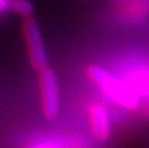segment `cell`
Segmentation results:
<instances>
[{"label": "cell", "instance_id": "cell-1", "mask_svg": "<svg viewBox=\"0 0 149 148\" xmlns=\"http://www.w3.org/2000/svg\"><path fill=\"white\" fill-rule=\"evenodd\" d=\"M86 72L90 80L98 85V88L116 105L132 112L140 109L141 97L134 91L126 79L118 77L97 64L89 66Z\"/></svg>", "mask_w": 149, "mask_h": 148}, {"label": "cell", "instance_id": "cell-2", "mask_svg": "<svg viewBox=\"0 0 149 148\" xmlns=\"http://www.w3.org/2000/svg\"><path fill=\"white\" fill-rule=\"evenodd\" d=\"M22 34L26 42L28 57L31 68L37 72H41L42 70L49 67V57H47V51L45 47L41 28L33 16L24 17Z\"/></svg>", "mask_w": 149, "mask_h": 148}, {"label": "cell", "instance_id": "cell-3", "mask_svg": "<svg viewBox=\"0 0 149 148\" xmlns=\"http://www.w3.org/2000/svg\"><path fill=\"white\" fill-rule=\"evenodd\" d=\"M41 106L45 118L54 121L60 112V92L58 76L52 68L47 67L39 72Z\"/></svg>", "mask_w": 149, "mask_h": 148}, {"label": "cell", "instance_id": "cell-4", "mask_svg": "<svg viewBox=\"0 0 149 148\" xmlns=\"http://www.w3.org/2000/svg\"><path fill=\"white\" fill-rule=\"evenodd\" d=\"M89 123L93 136L98 142H107L111 138V119L107 109L101 104L89 106Z\"/></svg>", "mask_w": 149, "mask_h": 148}, {"label": "cell", "instance_id": "cell-5", "mask_svg": "<svg viewBox=\"0 0 149 148\" xmlns=\"http://www.w3.org/2000/svg\"><path fill=\"white\" fill-rule=\"evenodd\" d=\"M124 79L140 97L149 100V67L139 66L132 68Z\"/></svg>", "mask_w": 149, "mask_h": 148}, {"label": "cell", "instance_id": "cell-6", "mask_svg": "<svg viewBox=\"0 0 149 148\" xmlns=\"http://www.w3.org/2000/svg\"><path fill=\"white\" fill-rule=\"evenodd\" d=\"M9 12L21 17H29L34 13V5L30 0H0V16Z\"/></svg>", "mask_w": 149, "mask_h": 148}, {"label": "cell", "instance_id": "cell-7", "mask_svg": "<svg viewBox=\"0 0 149 148\" xmlns=\"http://www.w3.org/2000/svg\"><path fill=\"white\" fill-rule=\"evenodd\" d=\"M36 148H58V147H54V146H49V144H43V146H38Z\"/></svg>", "mask_w": 149, "mask_h": 148}, {"label": "cell", "instance_id": "cell-8", "mask_svg": "<svg viewBox=\"0 0 149 148\" xmlns=\"http://www.w3.org/2000/svg\"><path fill=\"white\" fill-rule=\"evenodd\" d=\"M144 110H145V114H147V115H148V117H149V102H148V104H147V105H145Z\"/></svg>", "mask_w": 149, "mask_h": 148}]
</instances>
